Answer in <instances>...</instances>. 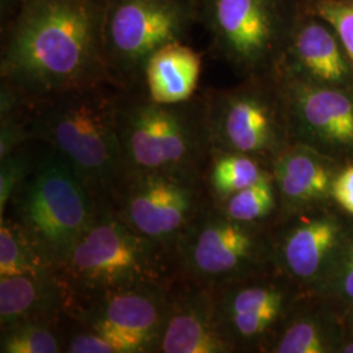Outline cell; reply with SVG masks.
<instances>
[{"instance_id":"1","label":"cell","mask_w":353,"mask_h":353,"mask_svg":"<svg viewBox=\"0 0 353 353\" xmlns=\"http://www.w3.org/2000/svg\"><path fill=\"white\" fill-rule=\"evenodd\" d=\"M102 17L103 0H24L1 24V85L24 105L90 85H118L105 57Z\"/></svg>"},{"instance_id":"2","label":"cell","mask_w":353,"mask_h":353,"mask_svg":"<svg viewBox=\"0 0 353 353\" xmlns=\"http://www.w3.org/2000/svg\"><path fill=\"white\" fill-rule=\"evenodd\" d=\"M122 87L105 83L26 105L30 139L70 165L99 202H108L123 173L118 134Z\"/></svg>"},{"instance_id":"3","label":"cell","mask_w":353,"mask_h":353,"mask_svg":"<svg viewBox=\"0 0 353 353\" xmlns=\"http://www.w3.org/2000/svg\"><path fill=\"white\" fill-rule=\"evenodd\" d=\"M58 278L70 319L76 307L106 293L179 276L172 249L132 230L102 202L88 233L58 268Z\"/></svg>"},{"instance_id":"4","label":"cell","mask_w":353,"mask_h":353,"mask_svg":"<svg viewBox=\"0 0 353 353\" xmlns=\"http://www.w3.org/2000/svg\"><path fill=\"white\" fill-rule=\"evenodd\" d=\"M118 134L123 172L205 174L212 156L204 94L160 103L152 101L144 85L122 88Z\"/></svg>"},{"instance_id":"5","label":"cell","mask_w":353,"mask_h":353,"mask_svg":"<svg viewBox=\"0 0 353 353\" xmlns=\"http://www.w3.org/2000/svg\"><path fill=\"white\" fill-rule=\"evenodd\" d=\"M99 205L74 169L46 147L13 194L8 210L58 270L93 225Z\"/></svg>"},{"instance_id":"6","label":"cell","mask_w":353,"mask_h":353,"mask_svg":"<svg viewBox=\"0 0 353 353\" xmlns=\"http://www.w3.org/2000/svg\"><path fill=\"white\" fill-rule=\"evenodd\" d=\"M303 0H201V24L220 58L250 76L275 74Z\"/></svg>"},{"instance_id":"7","label":"cell","mask_w":353,"mask_h":353,"mask_svg":"<svg viewBox=\"0 0 353 353\" xmlns=\"http://www.w3.org/2000/svg\"><path fill=\"white\" fill-rule=\"evenodd\" d=\"M201 23V0H103L102 41L114 80L122 88L144 85L152 55L185 42Z\"/></svg>"},{"instance_id":"8","label":"cell","mask_w":353,"mask_h":353,"mask_svg":"<svg viewBox=\"0 0 353 353\" xmlns=\"http://www.w3.org/2000/svg\"><path fill=\"white\" fill-rule=\"evenodd\" d=\"M212 152L276 157L290 135L276 74L250 76L240 87L203 93Z\"/></svg>"},{"instance_id":"9","label":"cell","mask_w":353,"mask_h":353,"mask_svg":"<svg viewBox=\"0 0 353 353\" xmlns=\"http://www.w3.org/2000/svg\"><path fill=\"white\" fill-rule=\"evenodd\" d=\"M210 201L202 173L123 172L108 203L132 230L174 252Z\"/></svg>"},{"instance_id":"10","label":"cell","mask_w":353,"mask_h":353,"mask_svg":"<svg viewBox=\"0 0 353 353\" xmlns=\"http://www.w3.org/2000/svg\"><path fill=\"white\" fill-rule=\"evenodd\" d=\"M267 256V242L256 224L228 217L212 199L174 246L178 276L210 288L252 275Z\"/></svg>"},{"instance_id":"11","label":"cell","mask_w":353,"mask_h":353,"mask_svg":"<svg viewBox=\"0 0 353 353\" xmlns=\"http://www.w3.org/2000/svg\"><path fill=\"white\" fill-rule=\"evenodd\" d=\"M174 281L106 293L76 307L70 319L105 334L122 353H157Z\"/></svg>"},{"instance_id":"12","label":"cell","mask_w":353,"mask_h":353,"mask_svg":"<svg viewBox=\"0 0 353 353\" xmlns=\"http://www.w3.org/2000/svg\"><path fill=\"white\" fill-rule=\"evenodd\" d=\"M290 135L312 147L353 151V88L319 85L275 72Z\"/></svg>"},{"instance_id":"13","label":"cell","mask_w":353,"mask_h":353,"mask_svg":"<svg viewBox=\"0 0 353 353\" xmlns=\"http://www.w3.org/2000/svg\"><path fill=\"white\" fill-rule=\"evenodd\" d=\"M236 351L219 313L214 288L178 278L157 353H228Z\"/></svg>"},{"instance_id":"14","label":"cell","mask_w":353,"mask_h":353,"mask_svg":"<svg viewBox=\"0 0 353 353\" xmlns=\"http://www.w3.org/2000/svg\"><path fill=\"white\" fill-rule=\"evenodd\" d=\"M276 72L326 87L353 88V67L335 29L303 0Z\"/></svg>"},{"instance_id":"15","label":"cell","mask_w":353,"mask_h":353,"mask_svg":"<svg viewBox=\"0 0 353 353\" xmlns=\"http://www.w3.org/2000/svg\"><path fill=\"white\" fill-rule=\"evenodd\" d=\"M214 290L223 327L234 348L265 341L288 305V294L280 284L252 279V275Z\"/></svg>"},{"instance_id":"16","label":"cell","mask_w":353,"mask_h":353,"mask_svg":"<svg viewBox=\"0 0 353 353\" xmlns=\"http://www.w3.org/2000/svg\"><path fill=\"white\" fill-rule=\"evenodd\" d=\"M279 202L285 214H296L327 198L334 172L327 159L314 147L288 143L271 163Z\"/></svg>"},{"instance_id":"17","label":"cell","mask_w":353,"mask_h":353,"mask_svg":"<svg viewBox=\"0 0 353 353\" xmlns=\"http://www.w3.org/2000/svg\"><path fill=\"white\" fill-rule=\"evenodd\" d=\"M341 239V227L331 217H316L287 229L275 243L276 265L290 278L310 281L331 261Z\"/></svg>"},{"instance_id":"18","label":"cell","mask_w":353,"mask_h":353,"mask_svg":"<svg viewBox=\"0 0 353 353\" xmlns=\"http://www.w3.org/2000/svg\"><path fill=\"white\" fill-rule=\"evenodd\" d=\"M68 319L65 294L58 274L0 278V326L26 321Z\"/></svg>"},{"instance_id":"19","label":"cell","mask_w":353,"mask_h":353,"mask_svg":"<svg viewBox=\"0 0 353 353\" xmlns=\"http://www.w3.org/2000/svg\"><path fill=\"white\" fill-rule=\"evenodd\" d=\"M201 71V54L185 42H172L148 59L144 68V88L152 101H189L195 96Z\"/></svg>"},{"instance_id":"20","label":"cell","mask_w":353,"mask_h":353,"mask_svg":"<svg viewBox=\"0 0 353 353\" xmlns=\"http://www.w3.org/2000/svg\"><path fill=\"white\" fill-rule=\"evenodd\" d=\"M271 174L259 161L237 152H212L204 179L212 202H224L233 194L246 189Z\"/></svg>"},{"instance_id":"21","label":"cell","mask_w":353,"mask_h":353,"mask_svg":"<svg viewBox=\"0 0 353 353\" xmlns=\"http://www.w3.org/2000/svg\"><path fill=\"white\" fill-rule=\"evenodd\" d=\"M0 278L29 275L50 276L57 267L10 216L0 219Z\"/></svg>"},{"instance_id":"22","label":"cell","mask_w":353,"mask_h":353,"mask_svg":"<svg viewBox=\"0 0 353 353\" xmlns=\"http://www.w3.org/2000/svg\"><path fill=\"white\" fill-rule=\"evenodd\" d=\"M70 319L26 321L1 328V353L64 352L67 334L64 322Z\"/></svg>"},{"instance_id":"23","label":"cell","mask_w":353,"mask_h":353,"mask_svg":"<svg viewBox=\"0 0 353 353\" xmlns=\"http://www.w3.org/2000/svg\"><path fill=\"white\" fill-rule=\"evenodd\" d=\"M278 190L272 173L262 181L216 204L228 217L248 224H256L274 212L278 204Z\"/></svg>"},{"instance_id":"24","label":"cell","mask_w":353,"mask_h":353,"mask_svg":"<svg viewBox=\"0 0 353 353\" xmlns=\"http://www.w3.org/2000/svg\"><path fill=\"white\" fill-rule=\"evenodd\" d=\"M331 351L327 334L316 321L300 318L283 330L271 352L325 353Z\"/></svg>"},{"instance_id":"25","label":"cell","mask_w":353,"mask_h":353,"mask_svg":"<svg viewBox=\"0 0 353 353\" xmlns=\"http://www.w3.org/2000/svg\"><path fill=\"white\" fill-rule=\"evenodd\" d=\"M37 157L24 145L0 159V219L7 214L13 194L32 172Z\"/></svg>"},{"instance_id":"26","label":"cell","mask_w":353,"mask_h":353,"mask_svg":"<svg viewBox=\"0 0 353 353\" xmlns=\"http://www.w3.org/2000/svg\"><path fill=\"white\" fill-rule=\"evenodd\" d=\"M306 3L335 29L353 67V0H306Z\"/></svg>"},{"instance_id":"27","label":"cell","mask_w":353,"mask_h":353,"mask_svg":"<svg viewBox=\"0 0 353 353\" xmlns=\"http://www.w3.org/2000/svg\"><path fill=\"white\" fill-rule=\"evenodd\" d=\"M70 334H67L64 352L68 353H122L119 345L93 328L84 327L80 325Z\"/></svg>"},{"instance_id":"28","label":"cell","mask_w":353,"mask_h":353,"mask_svg":"<svg viewBox=\"0 0 353 353\" xmlns=\"http://www.w3.org/2000/svg\"><path fill=\"white\" fill-rule=\"evenodd\" d=\"M341 265L338 274V290L341 301L353 314V240L343 252Z\"/></svg>"},{"instance_id":"29","label":"cell","mask_w":353,"mask_h":353,"mask_svg":"<svg viewBox=\"0 0 353 353\" xmlns=\"http://www.w3.org/2000/svg\"><path fill=\"white\" fill-rule=\"evenodd\" d=\"M331 195L344 211L353 214V165L335 176Z\"/></svg>"},{"instance_id":"30","label":"cell","mask_w":353,"mask_h":353,"mask_svg":"<svg viewBox=\"0 0 353 353\" xmlns=\"http://www.w3.org/2000/svg\"><path fill=\"white\" fill-rule=\"evenodd\" d=\"M24 0H0V16H1V24L8 21L13 16V13L17 11L20 4Z\"/></svg>"},{"instance_id":"31","label":"cell","mask_w":353,"mask_h":353,"mask_svg":"<svg viewBox=\"0 0 353 353\" xmlns=\"http://www.w3.org/2000/svg\"><path fill=\"white\" fill-rule=\"evenodd\" d=\"M341 351L345 353H353V341L352 343H350V344H347V345H344Z\"/></svg>"}]
</instances>
